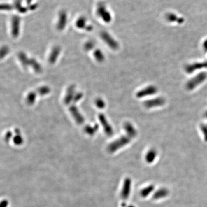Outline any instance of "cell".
<instances>
[{
	"label": "cell",
	"instance_id": "obj_16",
	"mask_svg": "<svg viewBox=\"0 0 207 207\" xmlns=\"http://www.w3.org/2000/svg\"><path fill=\"white\" fill-rule=\"evenodd\" d=\"M86 24V19L85 18L80 17L76 22L77 27L80 28H85Z\"/></svg>",
	"mask_w": 207,
	"mask_h": 207
},
{
	"label": "cell",
	"instance_id": "obj_13",
	"mask_svg": "<svg viewBox=\"0 0 207 207\" xmlns=\"http://www.w3.org/2000/svg\"><path fill=\"white\" fill-rule=\"evenodd\" d=\"M202 68H207V61L202 63H196L192 66H190L188 69V71L189 72H192L195 70Z\"/></svg>",
	"mask_w": 207,
	"mask_h": 207
},
{
	"label": "cell",
	"instance_id": "obj_3",
	"mask_svg": "<svg viewBox=\"0 0 207 207\" xmlns=\"http://www.w3.org/2000/svg\"><path fill=\"white\" fill-rule=\"evenodd\" d=\"M131 186L132 181L131 178H126L124 180L121 192V198L124 201L127 200L129 197L131 190Z\"/></svg>",
	"mask_w": 207,
	"mask_h": 207
},
{
	"label": "cell",
	"instance_id": "obj_8",
	"mask_svg": "<svg viewBox=\"0 0 207 207\" xmlns=\"http://www.w3.org/2000/svg\"><path fill=\"white\" fill-rule=\"evenodd\" d=\"M20 18L18 16H15L12 19V34L13 36L16 37L19 34L20 30Z\"/></svg>",
	"mask_w": 207,
	"mask_h": 207
},
{
	"label": "cell",
	"instance_id": "obj_25",
	"mask_svg": "<svg viewBox=\"0 0 207 207\" xmlns=\"http://www.w3.org/2000/svg\"><path fill=\"white\" fill-rule=\"evenodd\" d=\"M205 117L207 118V111H206V113L205 114Z\"/></svg>",
	"mask_w": 207,
	"mask_h": 207
},
{
	"label": "cell",
	"instance_id": "obj_21",
	"mask_svg": "<svg viewBox=\"0 0 207 207\" xmlns=\"http://www.w3.org/2000/svg\"><path fill=\"white\" fill-rule=\"evenodd\" d=\"M22 138L20 136H18L17 137H15V140H14V143L16 144H20L22 143Z\"/></svg>",
	"mask_w": 207,
	"mask_h": 207
},
{
	"label": "cell",
	"instance_id": "obj_17",
	"mask_svg": "<svg viewBox=\"0 0 207 207\" xmlns=\"http://www.w3.org/2000/svg\"><path fill=\"white\" fill-rule=\"evenodd\" d=\"M200 129L203 133L205 141H207V124H201L200 125Z\"/></svg>",
	"mask_w": 207,
	"mask_h": 207
},
{
	"label": "cell",
	"instance_id": "obj_11",
	"mask_svg": "<svg viewBox=\"0 0 207 207\" xmlns=\"http://www.w3.org/2000/svg\"><path fill=\"white\" fill-rule=\"evenodd\" d=\"M154 190L155 186L152 185H151L141 190L140 192V195L143 198H146L153 192Z\"/></svg>",
	"mask_w": 207,
	"mask_h": 207
},
{
	"label": "cell",
	"instance_id": "obj_20",
	"mask_svg": "<svg viewBox=\"0 0 207 207\" xmlns=\"http://www.w3.org/2000/svg\"><path fill=\"white\" fill-rule=\"evenodd\" d=\"M94 56L97 58V59L98 61H101L103 59V55L100 51H96L94 52Z\"/></svg>",
	"mask_w": 207,
	"mask_h": 207
},
{
	"label": "cell",
	"instance_id": "obj_14",
	"mask_svg": "<svg viewBox=\"0 0 207 207\" xmlns=\"http://www.w3.org/2000/svg\"><path fill=\"white\" fill-rule=\"evenodd\" d=\"M156 156V152L155 150H151L147 153L145 158L147 162L148 163H152L155 159Z\"/></svg>",
	"mask_w": 207,
	"mask_h": 207
},
{
	"label": "cell",
	"instance_id": "obj_22",
	"mask_svg": "<svg viewBox=\"0 0 207 207\" xmlns=\"http://www.w3.org/2000/svg\"><path fill=\"white\" fill-rule=\"evenodd\" d=\"M3 7L1 6V9H3L4 10H10L12 9V8H11V6L10 5H6V4H4L3 5Z\"/></svg>",
	"mask_w": 207,
	"mask_h": 207
},
{
	"label": "cell",
	"instance_id": "obj_12",
	"mask_svg": "<svg viewBox=\"0 0 207 207\" xmlns=\"http://www.w3.org/2000/svg\"><path fill=\"white\" fill-rule=\"evenodd\" d=\"M60 52V48L58 47L54 48L51 52V54L49 57V62L50 63H53L55 62Z\"/></svg>",
	"mask_w": 207,
	"mask_h": 207
},
{
	"label": "cell",
	"instance_id": "obj_5",
	"mask_svg": "<svg viewBox=\"0 0 207 207\" xmlns=\"http://www.w3.org/2000/svg\"><path fill=\"white\" fill-rule=\"evenodd\" d=\"M69 109L71 116H73L77 124L80 125L84 124L85 120L75 105L73 104L70 106Z\"/></svg>",
	"mask_w": 207,
	"mask_h": 207
},
{
	"label": "cell",
	"instance_id": "obj_23",
	"mask_svg": "<svg viewBox=\"0 0 207 207\" xmlns=\"http://www.w3.org/2000/svg\"><path fill=\"white\" fill-rule=\"evenodd\" d=\"M4 48V50L1 49V51H2V52L3 51V52H1V57H2V56H3V55L4 56L6 55V53H7L6 52H7V51H8V48Z\"/></svg>",
	"mask_w": 207,
	"mask_h": 207
},
{
	"label": "cell",
	"instance_id": "obj_19",
	"mask_svg": "<svg viewBox=\"0 0 207 207\" xmlns=\"http://www.w3.org/2000/svg\"><path fill=\"white\" fill-rule=\"evenodd\" d=\"M94 45L93 42L91 41L87 42L85 44V49L87 50H91V49L94 48Z\"/></svg>",
	"mask_w": 207,
	"mask_h": 207
},
{
	"label": "cell",
	"instance_id": "obj_4",
	"mask_svg": "<svg viewBox=\"0 0 207 207\" xmlns=\"http://www.w3.org/2000/svg\"><path fill=\"white\" fill-rule=\"evenodd\" d=\"M98 119L100 122H101V125L103 126L104 130L106 134L108 136H111L113 135V130L112 127L109 124L108 121L106 119L104 115L103 114H100L98 115Z\"/></svg>",
	"mask_w": 207,
	"mask_h": 207
},
{
	"label": "cell",
	"instance_id": "obj_24",
	"mask_svg": "<svg viewBox=\"0 0 207 207\" xmlns=\"http://www.w3.org/2000/svg\"><path fill=\"white\" fill-rule=\"evenodd\" d=\"M203 48H204L205 50L207 51V39L203 43Z\"/></svg>",
	"mask_w": 207,
	"mask_h": 207
},
{
	"label": "cell",
	"instance_id": "obj_18",
	"mask_svg": "<svg viewBox=\"0 0 207 207\" xmlns=\"http://www.w3.org/2000/svg\"><path fill=\"white\" fill-rule=\"evenodd\" d=\"M97 106L99 108H103L105 106V103L104 101L100 98L97 99L96 102Z\"/></svg>",
	"mask_w": 207,
	"mask_h": 207
},
{
	"label": "cell",
	"instance_id": "obj_2",
	"mask_svg": "<svg viewBox=\"0 0 207 207\" xmlns=\"http://www.w3.org/2000/svg\"><path fill=\"white\" fill-rule=\"evenodd\" d=\"M207 74L206 73H200L198 76L190 80L187 83V87L188 90H191L196 87L199 85L204 82L207 79Z\"/></svg>",
	"mask_w": 207,
	"mask_h": 207
},
{
	"label": "cell",
	"instance_id": "obj_9",
	"mask_svg": "<svg viewBox=\"0 0 207 207\" xmlns=\"http://www.w3.org/2000/svg\"><path fill=\"white\" fill-rule=\"evenodd\" d=\"M169 194L168 190L166 188H160L154 193L153 196L155 199H160L166 198Z\"/></svg>",
	"mask_w": 207,
	"mask_h": 207
},
{
	"label": "cell",
	"instance_id": "obj_7",
	"mask_svg": "<svg viewBox=\"0 0 207 207\" xmlns=\"http://www.w3.org/2000/svg\"><path fill=\"white\" fill-rule=\"evenodd\" d=\"M156 92H157V89L154 86H149L138 92L136 96L138 98L144 97L148 96L155 94L156 93Z\"/></svg>",
	"mask_w": 207,
	"mask_h": 207
},
{
	"label": "cell",
	"instance_id": "obj_10",
	"mask_svg": "<svg viewBox=\"0 0 207 207\" xmlns=\"http://www.w3.org/2000/svg\"><path fill=\"white\" fill-rule=\"evenodd\" d=\"M67 18L66 13L64 12H62L59 14V20L58 22L57 27L59 29H62L64 28L65 26H66L67 23Z\"/></svg>",
	"mask_w": 207,
	"mask_h": 207
},
{
	"label": "cell",
	"instance_id": "obj_26",
	"mask_svg": "<svg viewBox=\"0 0 207 207\" xmlns=\"http://www.w3.org/2000/svg\"><path fill=\"white\" fill-rule=\"evenodd\" d=\"M126 207H135V206H133V205H129V206H127Z\"/></svg>",
	"mask_w": 207,
	"mask_h": 207
},
{
	"label": "cell",
	"instance_id": "obj_6",
	"mask_svg": "<svg viewBox=\"0 0 207 207\" xmlns=\"http://www.w3.org/2000/svg\"><path fill=\"white\" fill-rule=\"evenodd\" d=\"M164 103H165V100L164 98L162 97H158V98H153L148 101H145L144 103V105L146 108H151L163 106V105H164Z\"/></svg>",
	"mask_w": 207,
	"mask_h": 207
},
{
	"label": "cell",
	"instance_id": "obj_15",
	"mask_svg": "<svg viewBox=\"0 0 207 207\" xmlns=\"http://www.w3.org/2000/svg\"><path fill=\"white\" fill-rule=\"evenodd\" d=\"M98 126L97 125H95L94 126H91L87 125L84 128V131L86 133L90 135H93L98 130Z\"/></svg>",
	"mask_w": 207,
	"mask_h": 207
},
{
	"label": "cell",
	"instance_id": "obj_1",
	"mask_svg": "<svg viewBox=\"0 0 207 207\" xmlns=\"http://www.w3.org/2000/svg\"><path fill=\"white\" fill-rule=\"evenodd\" d=\"M124 129L126 131V135L121 136L117 140L113 141L108 146V151L109 152H114L129 144L131 140L136 137L137 132L135 128L129 122L126 123L124 124Z\"/></svg>",
	"mask_w": 207,
	"mask_h": 207
}]
</instances>
